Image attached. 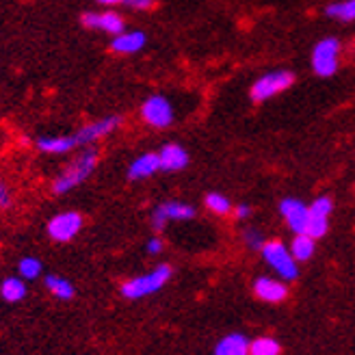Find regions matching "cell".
<instances>
[{"mask_svg": "<svg viewBox=\"0 0 355 355\" xmlns=\"http://www.w3.org/2000/svg\"><path fill=\"white\" fill-rule=\"evenodd\" d=\"M173 275V269L171 264H158L150 273L145 275H137L128 279V282L122 284V297L124 299H130V301H137V299H145L150 297V294L158 292L160 288H165V284L171 279Z\"/></svg>", "mask_w": 355, "mask_h": 355, "instance_id": "obj_1", "label": "cell"}, {"mask_svg": "<svg viewBox=\"0 0 355 355\" xmlns=\"http://www.w3.org/2000/svg\"><path fill=\"white\" fill-rule=\"evenodd\" d=\"M98 165V150H94V147H89V150H85L76 160L72 162V165L56 178V180L52 182V193L54 195H63V193H69L72 189H76L78 184H83L89 175L94 173Z\"/></svg>", "mask_w": 355, "mask_h": 355, "instance_id": "obj_2", "label": "cell"}, {"mask_svg": "<svg viewBox=\"0 0 355 355\" xmlns=\"http://www.w3.org/2000/svg\"><path fill=\"white\" fill-rule=\"evenodd\" d=\"M260 254L264 262L284 279V282H294L299 277V262L290 256V251L282 241H264Z\"/></svg>", "mask_w": 355, "mask_h": 355, "instance_id": "obj_3", "label": "cell"}, {"mask_svg": "<svg viewBox=\"0 0 355 355\" xmlns=\"http://www.w3.org/2000/svg\"><path fill=\"white\" fill-rule=\"evenodd\" d=\"M294 83V74L288 69H277V72H269L262 74V76L251 85L249 96L254 102H266L275 98L277 94L286 92V89Z\"/></svg>", "mask_w": 355, "mask_h": 355, "instance_id": "obj_4", "label": "cell"}, {"mask_svg": "<svg viewBox=\"0 0 355 355\" xmlns=\"http://www.w3.org/2000/svg\"><path fill=\"white\" fill-rule=\"evenodd\" d=\"M338 54H340V41L336 37L321 39L312 50V67L319 76L327 78L338 72Z\"/></svg>", "mask_w": 355, "mask_h": 355, "instance_id": "obj_5", "label": "cell"}, {"mask_svg": "<svg viewBox=\"0 0 355 355\" xmlns=\"http://www.w3.org/2000/svg\"><path fill=\"white\" fill-rule=\"evenodd\" d=\"M83 215L76 211L58 213L48 221V236L54 243H69L83 230Z\"/></svg>", "mask_w": 355, "mask_h": 355, "instance_id": "obj_6", "label": "cell"}, {"mask_svg": "<svg viewBox=\"0 0 355 355\" xmlns=\"http://www.w3.org/2000/svg\"><path fill=\"white\" fill-rule=\"evenodd\" d=\"M141 117L152 128H167L173 124V107L165 96H150L141 105Z\"/></svg>", "mask_w": 355, "mask_h": 355, "instance_id": "obj_7", "label": "cell"}, {"mask_svg": "<svg viewBox=\"0 0 355 355\" xmlns=\"http://www.w3.org/2000/svg\"><path fill=\"white\" fill-rule=\"evenodd\" d=\"M279 215L288 224V228L294 232V234H305V228H308V217H310V211L308 206L297 200V197H284L279 202Z\"/></svg>", "mask_w": 355, "mask_h": 355, "instance_id": "obj_8", "label": "cell"}, {"mask_svg": "<svg viewBox=\"0 0 355 355\" xmlns=\"http://www.w3.org/2000/svg\"><path fill=\"white\" fill-rule=\"evenodd\" d=\"M254 294L264 303H282L288 299V286L284 279H273V277H256L254 279Z\"/></svg>", "mask_w": 355, "mask_h": 355, "instance_id": "obj_9", "label": "cell"}, {"mask_svg": "<svg viewBox=\"0 0 355 355\" xmlns=\"http://www.w3.org/2000/svg\"><path fill=\"white\" fill-rule=\"evenodd\" d=\"M83 24L87 28H96V31H105L109 35H120L124 33V18L120 13L115 11H102V13H96V11H89V13H83Z\"/></svg>", "mask_w": 355, "mask_h": 355, "instance_id": "obj_10", "label": "cell"}, {"mask_svg": "<svg viewBox=\"0 0 355 355\" xmlns=\"http://www.w3.org/2000/svg\"><path fill=\"white\" fill-rule=\"evenodd\" d=\"M122 124V117L120 115H109V117H102V120L94 122V124H87L85 128H80L74 139H76L78 145H89L92 141H98L102 137L111 135V132Z\"/></svg>", "mask_w": 355, "mask_h": 355, "instance_id": "obj_11", "label": "cell"}, {"mask_svg": "<svg viewBox=\"0 0 355 355\" xmlns=\"http://www.w3.org/2000/svg\"><path fill=\"white\" fill-rule=\"evenodd\" d=\"M158 160L162 171H182L189 165V152L180 143H167L160 147Z\"/></svg>", "mask_w": 355, "mask_h": 355, "instance_id": "obj_12", "label": "cell"}, {"mask_svg": "<svg viewBox=\"0 0 355 355\" xmlns=\"http://www.w3.org/2000/svg\"><path fill=\"white\" fill-rule=\"evenodd\" d=\"M145 41H147V37H145L143 31H130V33L124 31V33L113 37L111 50L115 54H135L145 46Z\"/></svg>", "mask_w": 355, "mask_h": 355, "instance_id": "obj_13", "label": "cell"}, {"mask_svg": "<svg viewBox=\"0 0 355 355\" xmlns=\"http://www.w3.org/2000/svg\"><path fill=\"white\" fill-rule=\"evenodd\" d=\"M158 169H160L158 154L147 152V154H141V156H137L135 160L130 162V167H128V178H130V180H143V178L154 175Z\"/></svg>", "mask_w": 355, "mask_h": 355, "instance_id": "obj_14", "label": "cell"}, {"mask_svg": "<svg viewBox=\"0 0 355 355\" xmlns=\"http://www.w3.org/2000/svg\"><path fill=\"white\" fill-rule=\"evenodd\" d=\"M249 343L245 334H228L217 343L215 355H249Z\"/></svg>", "mask_w": 355, "mask_h": 355, "instance_id": "obj_15", "label": "cell"}, {"mask_svg": "<svg viewBox=\"0 0 355 355\" xmlns=\"http://www.w3.org/2000/svg\"><path fill=\"white\" fill-rule=\"evenodd\" d=\"M78 143L72 137H39L37 139V147L46 154H67L69 150H74Z\"/></svg>", "mask_w": 355, "mask_h": 355, "instance_id": "obj_16", "label": "cell"}, {"mask_svg": "<svg viewBox=\"0 0 355 355\" xmlns=\"http://www.w3.org/2000/svg\"><path fill=\"white\" fill-rule=\"evenodd\" d=\"M314 249H316V241L312 236L308 234H294V239L290 243V256L297 260V262H308L310 258L314 256Z\"/></svg>", "mask_w": 355, "mask_h": 355, "instance_id": "obj_17", "label": "cell"}, {"mask_svg": "<svg viewBox=\"0 0 355 355\" xmlns=\"http://www.w3.org/2000/svg\"><path fill=\"white\" fill-rule=\"evenodd\" d=\"M156 208L162 213V217L167 221H189L195 217V208L184 202H165V204L156 206Z\"/></svg>", "mask_w": 355, "mask_h": 355, "instance_id": "obj_18", "label": "cell"}, {"mask_svg": "<svg viewBox=\"0 0 355 355\" xmlns=\"http://www.w3.org/2000/svg\"><path fill=\"white\" fill-rule=\"evenodd\" d=\"M26 284L22 277H7L3 279V284H0V297H3L7 303H18L26 297Z\"/></svg>", "mask_w": 355, "mask_h": 355, "instance_id": "obj_19", "label": "cell"}, {"mask_svg": "<svg viewBox=\"0 0 355 355\" xmlns=\"http://www.w3.org/2000/svg\"><path fill=\"white\" fill-rule=\"evenodd\" d=\"M43 284L50 290V294H54L56 299L61 301H69L74 294H76V288L72 286V282H67L65 277H58V275H46Z\"/></svg>", "mask_w": 355, "mask_h": 355, "instance_id": "obj_20", "label": "cell"}, {"mask_svg": "<svg viewBox=\"0 0 355 355\" xmlns=\"http://www.w3.org/2000/svg\"><path fill=\"white\" fill-rule=\"evenodd\" d=\"M249 355H282V345L271 336H260L249 343Z\"/></svg>", "mask_w": 355, "mask_h": 355, "instance_id": "obj_21", "label": "cell"}, {"mask_svg": "<svg viewBox=\"0 0 355 355\" xmlns=\"http://www.w3.org/2000/svg\"><path fill=\"white\" fill-rule=\"evenodd\" d=\"M325 16L334 20L351 22L355 20V0H340V3H332L325 7Z\"/></svg>", "mask_w": 355, "mask_h": 355, "instance_id": "obj_22", "label": "cell"}, {"mask_svg": "<svg viewBox=\"0 0 355 355\" xmlns=\"http://www.w3.org/2000/svg\"><path fill=\"white\" fill-rule=\"evenodd\" d=\"M204 204H206V208H208L211 213L221 215V217L232 213V202L224 193H208V195L204 197Z\"/></svg>", "mask_w": 355, "mask_h": 355, "instance_id": "obj_23", "label": "cell"}, {"mask_svg": "<svg viewBox=\"0 0 355 355\" xmlns=\"http://www.w3.org/2000/svg\"><path fill=\"white\" fill-rule=\"evenodd\" d=\"M18 271L22 279H37L43 271V264L33 256H26L18 262Z\"/></svg>", "mask_w": 355, "mask_h": 355, "instance_id": "obj_24", "label": "cell"}, {"mask_svg": "<svg viewBox=\"0 0 355 355\" xmlns=\"http://www.w3.org/2000/svg\"><path fill=\"white\" fill-rule=\"evenodd\" d=\"M308 208H310V213H312V215L330 217L332 211H334V200L330 195H321V197H316L312 204H310Z\"/></svg>", "mask_w": 355, "mask_h": 355, "instance_id": "obj_25", "label": "cell"}, {"mask_svg": "<svg viewBox=\"0 0 355 355\" xmlns=\"http://www.w3.org/2000/svg\"><path fill=\"white\" fill-rule=\"evenodd\" d=\"M243 239H245V245L249 249H254V251H260L262 245H264V239H262V234L258 230H245Z\"/></svg>", "mask_w": 355, "mask_h": 355, "instance_id": "obj_26", "label": "cell"}, {"mask_svg": "<svg viewBox=\"0 0 355 355\" xmlns=\"http://www.w3.org/2000/svg\"><path fill=\"white\" fill-rule=\"evenodd\" d=\"M162 247H165V243H162V241L158 239V236H154V239L147 241L145 251H147L150 256H156V254H160V251H162Z\"/></svg>", "mask_w": 355, "mask_h": 355, "instance_id": "obj_27", "label": "cell"}, {"mask_svg": "<svg viewBox=\"0 0 355 355\" xmlns=\"http://www.w3.org/2000/svg\"><path fill=\"white\" fill-rule=\"evenodd\" d=\"M165 226H167V219L162 217V213L158 208H154V213H152V228L156 232H162V230H165Z\"/></svg>", "mask_w": 355, "mask_h": 355, "instance_id": "obj_28", "label": "cell"}, {"mask_svg": "<svg viewBox=\"0 0 355 355\" xmlns=\"http://www.w3.org/2000/svg\"><path fill=\"white\" fill-rule=\"evenodd\" d=\"M11 206V193H9V186L5 182H0V208L7 211Z\"/></svg>", "mask_w": 355, "mask_h": 355, "instance_id": "obj_29", "label": "cell"}, {"mask_svg": "<svg viewBox=\"0 0 355 355\" xmlns=\"http://www.w3.org/2000/svg\"><path fill=\"white\" fill-rule=\"evenodd\" d=\"M124 5L126 7H132V9H152L154 7V0H126Z\"/></svg>", "mask_w": 355, "mask_h": 355, "instance_id": "obj_30", "label": "cell"}, {"mask_svg": "<svg viewBox=\"0 0 355 355\" xmlns=\"http://www.w3.org/2000/svg\"><path fill=\"white\" fill-rule=\"evenodd\" d=\"M251 215V206H247V204H239L236 206V211H234V217L236 219H247Z\"/></svg>", "mask_w": 355, "mask_h": 355, "instance_id": "obj_31", "label": "cell"}, {"mask_svg": "<svg viewBox=\"0 0 355 355\" xmlns=\"http://www.w3.org/2000/svg\"><path fill=\"white\" fill-rule=\"evenodd\" d=\"M100 5H107V7H113V5H124L126 0H96Z\"/></svg>", "mask_w": 355, "mask_h": 355, "instance_id": "obj_32", "label": "cell"}]
</instances>
